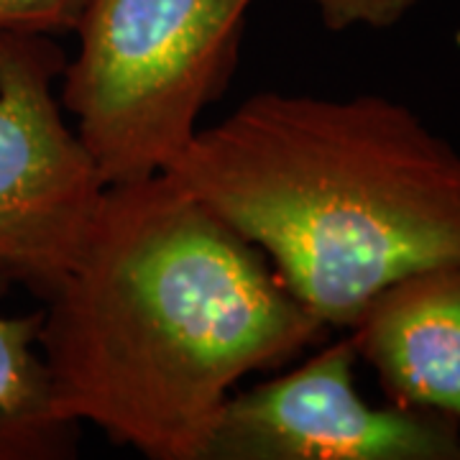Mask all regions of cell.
<instances>
[{
    "label": "cell",
    "mask_w": 460,
    "mask_h": 460,
    "mask_svg": "<svg viewBox=\"0 0 460 460\" xmlns=\"http://www.w3.org/2000/svg\"><path fill=\"white\" fill-rule=\"evenodd\" d=\"M47 299L39 348L62 411L151 460H202L248 374L328 335L261 251L169 174L105 187Z\"/></svg>",
    "instance_id": "cell-1"
},
{
    "label": "cell",
    "mask_w": 460,
    "mask_h": 460,
    "mask_svg": "<svg viewBox=\"0 0 460 460\" xmlns=\"http://www.w3.org/2000/svg\"><path fill=\"white\" fill-rule=\"evenodd\" d=\"M164 174L328 330L350 328L394 281L460 263V151L399 100L259 93Z\"/></svg>",
    "instance_id": "cell-2"
},
{
    "label": "cell",
    "mask_w": 460,
    "mask_h": 460,
    "mask_svg": "<svg viewBox=\"0 0 460 460\" xmlns=\"http://www.w3.org/2000/svg\"><path fill=\"white\" fill-rule=\"evenodd\" d=\"M256 0H90L59 102L105 187L164 174L238 65Z\"/></svg>",
    "instance_id": "cell-3"
},
{
    "label": "cell",
    "mask_w": 460,
    "mask_h": 460,
    "mask_svg": "<svg viewBox=\"0 0 460 460\" xmlns=\"http://www.w3.org/2000/svg\"><path fill=\"white\" fill-rule=\"evenodd\" d=\"M65 51L0 31V274L47 296L80 256L105 181L59 102Z\"/></svg>",
    "instance_id": "cell-4"
},
{
    "label": "cell",
    "mask_w": 460,
    "mask_h": 460,
    "mask_svg": "<svg viewBox=\"0 0 460 460\" xmlns=\"http://www.w3.org/2000/svg\"><path fill=\"white\" fill-rule=\"evenodd\" d=\"M350 335L287 374L233 392L202 460H460V422L374 407L356 389Z\"/></svg>",
    "instance_id": "cell-5"
},
{
    "label": "cell",
    "mask_w": 460,
    "mask_h": 460,
    "mask_svg": "<svg viewBox=\"0 0 460 460\" xmlns=\"http://www.w3.org/2000/svg\"><path fill=\"white\" fill-rule=\"evenodd\" d=\"M348 335L389 404L460 422V263L394 281L368 302Z\"/></svg>",
    "instance_id": "cell-6"
},
{
    "label": "cell",
    "mask_w": 460,
    "mask_h": 460,
    "mask_svg": "<svg viewBox=\"0 0 460 460\" xmlns=\"http://www.w3.org/2000/svg\"><path fill=\"white\" fill-rule=\"evenodd\" d=\"M11 279L0 274V295ZM41 313L0 314V460H66L77 456L80 428L66 417L39 348Z\"/></svg>",
    "instance_id": "cell-7"
},
{
    "label": "cell",
    "mask_w": 460,
    "mask_h": 460,
    "mask_svg": "<svg viewBox=\"0 0 460 460\" xmlns=\"http://www.w3.org/2000/svg\"><path fill=\"white\" fill-rule=\"evenodd\" d=\"M90 0H0V31H75Z\"/></svg>",
    "instance_id": "cell-8"
},
{
    "label": "cell",
    "mask_w": 460,
    "mask_h": 460,
    "mask_svg": "<svg viewBox=\"0 0 460 460\" xmlns=\"http://www.w3.org/2000/svg\"><path fill=\"white\" fill-rule=\"evenodd\" d=\"M330 31L392 29L420 0H310Z\"/></svg>",
    "instance_id": "cell-9"
}]
</instances>
